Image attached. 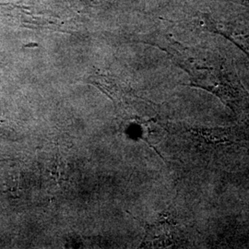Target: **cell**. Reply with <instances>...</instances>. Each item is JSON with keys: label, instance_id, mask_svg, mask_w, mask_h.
<instances>
[]
</instances>
